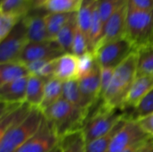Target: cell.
<instances>
[{
    "label": "cell",
    "mask_w": 153,
    "mask_h": 152,
    "mask_svg": "<svg viewBox=\"0 0 153 152\" xmlns=\"http://www.w3.org/2000/svg\"><path fill=\"white\" fill-rule=\"evenodd\" d=\"M151 139H152V141L153 142V136H152V137H151Z\"/></svg>",
    "instance_id": "obj_41"
},
{
    "label": "cell",
    "mask_w": 153,
    "mask_h": 152,
    "mask_svg": "<svg viewBox=\"0 0 153 152\" xmlns=\"http://www.w3.org/2000/svg\"><path fill=\"white\" fill-rule=\"evenodd\" d=\"M44 116L53 125L60 139L82 129L88 113L61 98L43 111Z\"/></svg>",
    "instance_id": "obj_3"
},
{
    "label": "cell",
    "mask_w": 153,
    "mask_h": 152,
    "mask_svg": "<svg viewBox=\"0 0 153 152\" xmlns=\"http://www.w3.org/2000/svg\"><path fill=\"white\" fill-rule=\"evenodd\" d=\"M46 14L47 13H31L30 10L28 14L24 16L29 42H43L52 40L50 39L47 28Z\"/></svg>",
    "instance_id": "obj_14"
},
{
    "label": "cell",
    "mask_w": 153,
    "mask_h": 152,
    "mask_svg": "<svg viewBox=\"0 0 153 152\" xmlns=\"http://www.w3.org/2000/svg\"><path fill=\"white\" fill-rule=\"evenodd\" d=\"M64 54L65 52L56 40L28 42L22 49L18 61L26 65L33 61L56 59Z\"/></svg>",
    "instance_id": "obj_9"
},
{
    "label": "cell",
    "mask_w": 153,
    "mask_h": 152,
    "mask_svg": "<svg viewBox=\"0 0 153 152\" xmlns=\"http://www.w3.org/2000/svg\"><path fill=\"white\" fill-rule=\"evenodd\" d=\"M99 0H82L77 10V26L89 38L90 29ZM90 48V47H89Z\"/></svg>",
    "instance_id": "obj_18"
},
{
    "label": "cell",
    "mask_w": 153,
    "mask_h": 152,
    "mask_svg": "<svg viewBox=\"0 0 153 152\" xmlns=\"http://www.w3.org/2000/svg\"><path fill=\"white\" fill-rule=\"evenodd\" d=\"M150 138L151 136L142 129L138 122L128 120L115 135L107 152H122L128 147Z\"/></svg>",
    "instance_id": "obj_10"
},
{
    "label": "cell",
    "mask_w": 153,
    "mask_h": 152,
    "mask_svg": "<svg viewBox=\"0 0 153 152\" xmlns=\"http://www.w3.org/2000/svg\"><path fill=\"white\" fill-rule=\"evenodd\" d=\"M62 98H64L65 100H67L69 103H71L74 107L81 108L88 113L89 109L82 96L78 80H71L67 82H63Z\"/></svg>",
    "instance_id": "obj_22"
},
{
    "label": "cell",
    "mask_w": 153,
    "mask_h": 152,
    "mask_svg": "<svg viewBox=\"0 0 153 152\" xmlns=\"http://www.w3.org/2000/svg\"><path fill=\"white\" fill-rule=\"evenodd\" d=\"M153 89V76L142 75L136 76L133 82L121 108L125 112H129L134 109L143 99Z\"/></svg>",
    "instance_id": "obj_12"
},
{
    "label": "cell",
    "mask_w": 153,
    "mask_h": 152,
    "mask_svg": "<svg viewBox=\"0 0 153 152\" xmlns=\"http://www.w3.org/2000/svg\"><path fill=\"white\" fill-rule=\"evenodd\" d=\"M87 51H90L88 39L77 26L72 47V54L75 55L76 56H80Z\"/></svg>",
    "instance_id": "obj_33"
},
{
    "label": "cell",
    "mask_w": 153,
    "mask_h": 152,
    "mask_svg": "<svg viewBox=\"0 0 153 152\" xmlns=\"http://www.w3.org/2000/svg\"><path fill=\"white\" fill-rule=\"evenodd\" d=\"M28 42L27 28L23 17L9 34L0 40V63L17 61Z\"/></svg>",
    "instance_id": "obj_7"
},
{
    "label": "cell",
    "mask_w": 153,
    "mask_h": 152,
    "mask_svg": "<svg viewBox=\"0 0 153 152\" xmlns=\"http://www.w3.org/2000/svg\"><path fill=\"white\" fill-rule=\"evenodd\" d=\"M63 95V82L56 77H52L46 82L45 92L42 103L39 108L42 112L48 107L56 103L62 98Z\"/></svg>",
    "instance_id": "obj_21"
},
{
    "label": "cell",
    "mask_w": 153,
    "mask_h": 152,
    "mask_svg": "<svg viewBox=\"0 0 153 152\" xmlns=\"http://www.w3.org/2000/svg\"><path fill=\"white\" fill-rule=\"evenodd\" d=\"M48 0H30V4L31 9H43Z\"/></svg>",
    "instance_id": "obj_37"
},
{
    "label": "cell",
    "mask_w": 153,
    "mask_h": 152,
    "mask_svg": "<svg viewBox=\"0 0 153 152\" xmlns=\"http://www.w3.org/2000/svg\"><path fill=\"white\" fill-rule=\"evenodd\" d=\"M30 75L26 65L18 60L0 64V85Z\"/></svg>",
    "instance_id": "obj_17"
},
{
    "label": "cell",
    "mask_w": 153,
    "mask_h": 152,
    "mask_svg": "<svg viewBox=\"0 0 153 152\" xmlns=\"http://www.w3.org/2000/svg\"><path fill=\"white\" fill-rule=\"evenodd\" d=\"M59 142L53 125L44 116L38 131L16 152H50Z\"/></svg>",
    "instance_id": "obj_8"
},
{
    "label": "cell",
    "mask_w": 153,
    "mask_h": 152,
    "mask_svg": "<svg viewBox=\"0 0 153 152\" xmlns=\"http://www.w3.org/2000/svg\"><path fill=\"white\" fill-rule=\"evenodd\" d=\"M28 77L21 78L0 85L1 103L22 104L26 100Z\"/></svg>",
    "instance_id": "obj_15"
},
{
    "label": "cell",
    "mask_w": 153,
    "mask_h": 152,
    "mask_svg": "<svg viewBox=\"0 0 153 152\" xmlns=\"http://www.w3.org/2000/svg\"><path fill=\"white\" fill-rule=\"evenodd\" d=\"M138 152H153V142L150 138Z\"/></svg>",
    "instance_id": "obj_39"
},
{
    "label": "cell",
    "mask_w": 153,
    "mask_h": 152,
    "mask_svg": "<svg viewBox=\"0 0 153 152\" xmlns=\"http://www.w3.org/2000/svg\"><path fill=\"white\" fill-rule=\"evenodd\" d=\"M22 18L13 13H0V40L4 39Z\"/></svg>",
    "instance_id": "obj_32"
},
{
    "label": "cell",
    "mask_w": 153,
    "mask_h": 152,
    "mask_svg": "<svg viewBox=\"0 0 153 152\" xmlns=\"http://www.w3.org/2000/svg\"><path fill=\"white\" fill-rule=\"evenodd\" d=\"M126 13H127V3L118 9L104 24L102 37L96 47L121 39L126 36ZM95 49V50H96Z\"/></svg>",
    "instance_id": "obj_11"
},
{
    "label": "cell",
    "mask_w": 153,
    "mask_h": 152,
    "mask_svg": "<svg viewBox=\"0 0 153 152\" xmlns=\"http://www.w3.org/2000/svg\"><path fill=\"white\" fill-rule=\"evenodd\" d=\"M114 71L115 68L100 67V99H101L110 85L114 74Z\"/></svg>",
    "instance_id": "obj_34"
},
{
    "label": "cell",
    "mask_w": 153,
    "mask_h": 152,
    "mask_svg": "<svg viewBox=\"0 0 153 152\" xmlns=\"http://www.w3.org/2000/svg\"><path fill=\"white\" fill-rule=\"evenodd\" d=\"M147 141H148V140L143 141V142H137V143H135V144H134V145L128 147L127 149H126L125 151H123L122 152H138L139 151V150L145 144V142H146Z\"/></svg>",
    "instance_id": "obj_38"
},
{
    "label": "cell",
    "mask_w": 153,
    "mask_h": 152,
    "mask_svg": "<svg viewBox=\"0 0 153 152\" xmlns=\"http://www.w3.org/2000/svg\"><path fill=\"white\" fill-rule=\"evenodd\" d=\"M127 4L138 10L152 11L153 10V0H127Z\"/></svg>",
    "instance_id": "obj_35"
},
{
    "label": "cell",
    "mask_w": 153,
    "mask_h": 152,
    "mask_svg": "<svg viewBox=\"0 0 153 152\" xmlns=\"http://www.w3.org/2000/svg\"><path fill=\"white\" fill-rule=\"evenodd\" d=\"M137 53L133 52L124 62L115 68L112 81L102 100L110 108H121V106L136 78Z\"/></svg>",
    "instance_id": "obj_1"
},
{
    "label": "cell",
    "mask_w": 153,
    "mask_h": 152,
    "mask_svg": "<svg viewBox=\"0 0 153 152\" xmlns=\"http://www.w3.org/2000/svg\"><path fill=\"white\" fill-rule=\"evenodd\" d=\"M59 146L61 152H87L86 142L82 130L63 136L60 139Z\"/></svg>",
    "instance_id": "obj_25"
},
{
    "label": "cell",
    "mask_w": 153,
    "mask_h": 152,
    "mask_svg": "<svg viewBox=\"0 0 153 152\" xmlns=\"http://www.w3.org/2000/svg\"><path fill=\"white\" fill-rule=\"evenodd\" d=\"M125 37L133 44L135 50L152 44L153 10H138L127 4Z\"/></svg>",
    "instance_id": "obj_5"
},
{
    "label": "cell",
    "mask_w": 153,
    "mask_h": 152,
    "mask_svg": "<svg viewBox=\"0 0 153 152\" xmlns=\"http://www.w3.org/2000/svg\"><path fill=\"white\" fill-rule=\"evenodd\" d=\"M55 77L62 82L78 80V56L65 53L56 59Z\"/></svg>",
    "instance_id": "obj_16"
},
{
    "label": "cell",
    "mask_w": 153,
    "mask_h": 152,
    "mask_svg": "<svg viewBox=\"0 0 153 152\" xmlns=\"http://www.w3.org/2000/svg\"><path fill=\"white\" fill-rule=\"evenodd\" d=\"M134 51L133 44L123 37L100 47L94 51V54L100 67L116 68Z\"/></svg>",
    "instance_id": "obj_6"
},
{
    "label": "cell",
    "mask_w": 153,
    "mask_h": 152,
    "mask_svg": "<svg viewBox=\"0 0 153 152\" xmlns=\"http://www.w3.org/2000/svg\"><path fill=\"white\" fill-rule=\"evenodd\" d=\"M77 30V12H74L69 21L56 35L55 40L65 53H72L73 43Z\"/></svg>",
    "instance_id": "obj_20"
},
{
    "label": "cell",
    "mask_w": 153,
    "mask_h": 152,
    "mask_svg": "<svg viewBox=\"0 0 153 152\" xmlns=\"http://www.w3.org/2000/svg\"><path fill=\"white\" fill-rule=\"evenodd\" d=\"M50 152H61V148H60L59 144H58L55 149H53V150H52Z\"/></svg>",
    "instance_id": "obj_40"
},
{
    "label": "cell",
    "mask_w": 153,
    "mask_h": 152,
    "mask_svg": "<svg viewBox=\"0 0 153 152\" xmlns=\"http://www.w3.org/2000/svg\"><path fill=\"white\" fill-rule=\"evenodd\" d=\"M84 102L90 110L91 106L100 100V66L99 64L88 75L78 80ZM89 112V111H88Z\"/></svg>",
    "instance_id": "obj_13"
},
{
    "label": "cell",
    "mask_w": 153,
    "mask_h": 152,
    "mask_svg": "<svg viewBox=\"0 0 153 152\" xmlns=\"http://www.w3.org/2000/svg\"><path fill=\"white\" fill-rule=\"evenodd\" d=\"M46 82V80L36 75L29 76L25 102L30 107L39 108L44 98Z\"/></svg>",
    "instance_id": "obj_19"
},
{
    "label": "cell",
    "mask_w": 153,
    "mask_h": 152,
    "mask_svg": "<svg viewBox=\"0 0 153 152\" xmlns=\"http://www.w3.org/2000/svg\"><path fill=\"white\" fill-rule=\"evenodd\" d=\"M98 65L94 52L87 51L78 56V80L91 73Z\"/></svg>",
    "instance_id": "obj_31"
},
{
    "label": "cell",
    "mask_w": 153,
    "mask_h": 152,
    "mask_svg": "<svg viewBox=\"0 0 153 152\" xmlns=\"http://www.w3.org/2000/svg\"><path fill=\"white\" fill-rule=\"evenodd\" d=\"M152 113H153V89L143 99L134 109L126 112L125 116L127 120L138 121Z\"/></svg>",
    "instance_id": "obj_27"
},
{
    "label": "cell",
    "mask_w": 153,
    "mask_h": 152,
    "mask_svg": "<svg viewBox=\"0 0 153 152\" xmlns=\"http://www.w3.org/2000/svg\"><path fill=\"white\" fill-rule=\"evenodd\" d=\"M126 112L118 108H108L100 99L91 106L82 129L86 144L109 133Z\"/></svg>",
    "instance_id": "obj_2"
},
{
    "label": "cell",
    "mask_w": 153,
    "mask_h": 152,
    "mask_svg": "<svg viewBox=\"0 0 153 152\" xmlns=\"http://www.w3.org/2000/svg\"><path fill=\"white\" fill-rule=\"evenodd\" d=\"M31 10L28 0H1L0 13H13L24 17Z\"/></svg>",
    "instance_id": "obj_28"
},
{
    "label": "cell",
    "mask_w": 153,
    "mask_h": 152,
    "mask_svg": "<svg viewBox=\"0 0 153 152\" xmlns=\"http://www.w3.org/2000/svg\"><path fill=\"white\" fill-rule=\"evenodd\" d=\"M73 13H47L46 23L50 39L55 40L56 35L69 21Z\"/></svg>",
    "instance_id": "obj_26"
},
{
    "label": "cell",
    "mask_w": 153,
    "mask_h": 152,
    "mask_svg": "<svg viewBox=\"0 0 153 152\" xmlns=\"http://www.w3.org/2000/svg\"><path fill=\"white\" fill-rule=\"evenodd\" d=\"M28 1H29V2H30V0H28Z\"/></svg>",
    "instance_id": "obj_42"
},
{
    "label": "cell",
    "mask_w": 153,
    "mask_h": 152,
    "mask_svg": "<svg viewBox=\"0 0 153 152\" xmlns=\"http://www.w3.org/2000/svg\"><path fill=\"white\" fill-rule=\"evenodd\" d=\"M137 53V72L136 76H153V43L139 47Z\"/></svg>",
    "instance_id": "obj_24"
},
{
    "label": "cell",
    "mask_w": 153,
    "mask_h": 152,
    "mask_svg": "<svg viewBox=\"0 0 153 152\" xmlns=\"http://www.w3.org/2000/svg\"><path fill=\"white\" fill-rule=\"evenodd\" d=\"M82 0H48L45 5L47 13L77 12Z\"/></svg>",
    "instance_id": "obj_29"
},
{
    "label": "cell",
    "mask_w": 153,
    "mask_h": 152,
    "mask_svg": "<svg viewBox=\"0 0 153 152\" xmlns=\"http://www.w3.org/2000/svg\"><path fill=\"white\" fill-rule=\"evenodd\" d=\"M127 119L126 118V116H124L122 119H120L117 125L114 126V128L108 133L107 134H105L104 136L86 144V151L87 152H107L108 149L109 148V145L113 140V138L115 137V135L117 133L118 131H120L125 125L127 123Z\"/></svg>",
    "instance_id": "obj_23"
},
{
    "label": "cell",
    "mask_w": 153,
    "mask_h": 152,
    "mask_svg": "<svg viewBox=\"0 0 153 152\" xmlns=\"http://www.w3.org/2000/svg\"><path fill=\"white\" fill-rule=\"evenodd\" d=\"M142 127V129L148 133L151 137L153 136V113L150 114L147 116L141 118L140 120L136 121Z\"/></svg>",
    "instance_id": "obj_36"
},
{
    "label": "cell",
    "mask_w": 153,
    "mask_h": 152,
    "mask_svg": "<svg viewBox=\"0 0 153 152\" xmlns=\"http://www.w3.org/2000/svg\"><path fill=\"white\" fill-rule=\"evenodd\" d=\"M126 3L127 0H99L98 11L103 24Z\"/></svg>",
    "instance_id": "obj_30"
},
{
    "label": "cell",
    "mask_w": 153,
    "mask_h": 152,
    "mask_svg": "<svg viewBox=\"0 0 153 152\" xmlns=\"http://www.w3.org/2000/svg\"><path fill=\"white\" fill-rule=\"evenodd\" d=\"M44 114L39 108H32L20 123L0 136V152H16L39 129Z\"/></svg>",
    "instance_id": "obj_4"
}]
</instances>
